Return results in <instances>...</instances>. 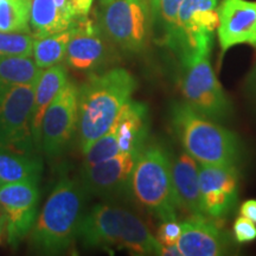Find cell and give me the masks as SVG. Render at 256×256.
I'll use <instances>...</instances> for the list:
<instances>
[{
	"instance_id": "cell-20",
	"label": "cell",
	"mask_w": 256,
	"mask_h": 256,
	"mask_svg": "<svg viewBox=\"0 0 256 256\" xmlns=\"http://www.w3.org/2000/svg\"><path fill=\"white\" fill-rule=\"evenodd\" d=\"M74 20L57 8L54 0H32L30 24L34 40L69 30Z\"/></svg>"
},
{
	"instance_id": "cell-9",
	"label": "cell",
	"mask_w": 256,
	"mask_h": 256,
	"mask_svg": "<svg viewBox=\"0 0 256 256\" xmlns=\"http://www.w3.org/2000/svg\"><path fill=\"white\" fill-rule=\"evenodd\" d=\"M36 83L16 86L0 98V150L28 154L36 147L31 126Z\"/></svg>"
},
{
	"instance_id": "cell-26",
	"label": "cell",
	"mask_w": 256,
	"mask_h": 256,
	"mask_svg": "<svg viewBox=\"0 0 256 256\" xmlns=\"http://www.w3.org/2000/svg\"><path fill=\"white\" fill-rule=\"evenodd\" d=\"M120 153L119 142H118V136L115 127L112 128L107 133L98 138L89 150L84 153V162H83L82 168H89V166L96 165L98 162H104L116 156Z\"/></svg>"
},
{
	"instance_id": "cell-12",
	"label": "cell",
	"mask_w": 256,
	"mask_h": 256,
	"mask_svg": "<svg viewBox=\"0 0 256 256\" xmlns=\"http://www.w3.org/2000/svg\"><path fill=\"white\" fill-rule=\"evenodd\" d=\"M139 154L120 152L98 164L82 168L81 182L86 190L108 200L130 194V179Z\"/></svg>"
},
{
	"instance_id": "cell-14",
	"label": "cell",
	"mask_w": 256,
	"mask_h": 256,
	"mask_svg": "<svg viewBox=\"0 0 256 256\" xmlns=\"http://www.w3.org/2000/svg\"><path fill=\"white\" fill-rule=\"evenodd\" d=\"M72 36L66 48V60L74 69L94 72L110 60V50L102 36V30L88 16L78 17L72 22Z\"/></svg>"
},
{
	"instance_id": "cell-29",
	"label": "cell",
	"mask_w": 256,
	"mask_h": 256,
	"mask_svg": "<svg viewBox=\"0 0 256 256\" xmlns=\"http://www.w3.org/2000/svg\"><path fill=\"white\" fill-rule=\"evenodd\" d=\"M182 235V223L177 218L162 222L156 232V240L162 244H176Z\"/></svg>"
},
{
	"instance_id": "cell-17",
	"label": "cell",
	"mask_w": 256,
	"mask_h": 256,
	"mask_svg": "<svg viewBox=\"0 0 256 256\" xmlns=\"http://www.w3.org/2000/svg\"><path fill=\"white\" fill-rule=\"evenodd\" d=\"M171 176L178 209L190 215H203L200 206V162L183 150V152L171 156Z\"/></svg>"
},
{
	"instance_id": "cell-18",
	"label": "cell",
	"mask_w": 256,
	"mask_h": 256,
	"mask_svg": "<svg viewBox=\"0 0 256 256\" xmlns=\"http://www.w3.org/2000/svg\"><path fill=\"white\" fill-rule=\"evenodd\" d=\"M113 126L120 152L140 153L148 138V110L142 102L130 100L120 110Z\"/></svg>"
},
{
	"instance_id": "cell-2",
	"label": "cell",
	"mask_w": 256,
	"mask_h": 256,
	"mask_svg": "<svg viewBox=\"0 0 256 256\" xmlns=\"http://www.w3.org/2000/svg\"><path fill=\"white\" fill-rule=\"evenodd\" d=\"M88 194L81 179H60L30 232L34 252L58 255L72 244L78 238Z\"/></svg>"
},
{
	"instance_id": "cell-23",
	"label": "cell",
	"mask_w": 256,
	"mask_h": 256,
	"mask_svg": "<svg viewBox=\"0 0 256 256\" xmlns=\"http://www.w3.org/2000/svg\"><path fill=\"white\" fill-rule=\"evenodd\" d=\"M70 36L72 31L69 28L51 36L34 40L32 55L37 66L40 69H46L62 62L66 58Z\"/></svg>"
},
{
	"instance_id": "cell-8",
	"label": "cell",
	"mask_w": 256,
	"mask_h": 256,
	"mask_svg": "<svg viewBox=\"0 0 256 256\" xmlns=\"http://www.w3.org/2000/svg\"><path fill=\"white\" fill-rule=\"evenodd\" d=\"M218 26V0H183L174 37L168 48L179 62L196 54H210Z\"/></svg>"
},
{
	"instance_id": "cell-30",
	"label": "cell",
	"mask_w": 256,
	"mask_h": 256,
	"mask_svg": "<svg viewBox=\"0 0 256 256\" xmlns=\"http://www.w3.org/2000/svg\"><path fill=\"white\" fill-rule=\"evenodd\" d=\"M240 214L256 224V200H248L243 202L241 206H240Z\"/></svg>"
},
{
	"instance_id": "cell-13",
	"label": "cell",
	"mask_w": 256,
	"mask_h": 256,
	"mask_svg": "<svg viewBox=\"0 0 256 256\" xmlns=\"http://www.w3.org/2000/svg\"><path fill=\"white\" fill-rule=\"evenodd\" d=\"M78 89L66 82L44 114L42 147L48 156H57L72 139L78 122Z\"/></svg>"
},
{
	"instance_id": "cell-3",
	"label": "cell",
	"mask_w": 256,
	"mask_h": 256,
	"mask_svg": "<svg viewBox=\"0 0 256 256\" xmlns=\"http://www.w3.org/2000/svg\"><path fill=\"white\" fill-rule=\"evenodd\" d=\"M78 238L84 248L124 249L134 255H159L162 246L136 214L106 203L84 212Z\"/></svg>"
},
{
	"instance_id": "cell-11",
	"label": "cell",
	"mask_w": 256,
	"mask_h": 256,
	"mask_svg": "<svg viewBox=\"0 0 256 256\" xmlns=\"http://www.w3.org/2000/svg\"><path fill=\"white\" fill-rule=\"evenodd\" d=\"M238 166L200 164V206L214 220L228 217L238 200Z\"/></svg>"
},
{
	"instance_id": "cell-1",
	"label": "cell",
	"mask_w": 256,
	"mask_h": 256,
	"mask_svg": "<svg viewBox=\"0 0 256 256\" xmlns=\"http://www.w3.org/2000/svg\"><path fill=\"white\" fill-rule=\"evenodd\" d=\"M136 87L128 70L114 68L90 75L78 89V140L83 154L110 130Z\"/></svg>"
},
{
	"instance_id": "cell-4",
	"label": "cell",
	"mask_w": 256,
	"mask_h": 256,
	"mask_svg": "<svg viewBox=\"0 0 256 256\" xmlns=\"http://www.w3.org/2000/svg\"><path fill=\"white\" fill-rule=\"evenodd\" d=\"M170 124L182 147L203 165L238 166L242 145L238 134L204 116L186 102H174Z\"/></svg>"
},
{
	"instance_id": "cell-7",
	"label": "cell",
	"mask_w": 256,
	"mask_h": 256,
	"mask_svg": "<svg viewBox=\"0 0 256 256\" xmlns=\"http://www.w3.org/2000/svg\"><path fill=\"white\" fill-rule=\"evenodd\" d=\"M98 26L121 50L139 54L145 49L152 23V8L140 0H100Z\"/></svg>"
},
{
	"instance_id": "cell-25",
	"label": "cell",
	"mask_w": 256,
	"mask_h": 256,
	"mask_svg": "<svg viewBox=\"0 0 256 256\" xmlns=\"http://www.w3.org/2000/svg\"><path fill=\"white\" fill-rule=\"evenodd\" d=\"M183 0H152V22L159 25L162 42L170 46L178 24V14Z\"/></svg>"
},
{
	"instance_id": "cell-24",
	"label": "cell",
	"mask_w": 256,
	"mask_h": 256,
	"mask_svg": "<svg viewBox=\"0 0 256 256\" xmlns=\"http://www.w3.org/2000/svg\"><path fill=\"white\" fill-rule=\"evenodd\" d=\"M32 0H0V31H30Z\"/></svg>"
},
{
	"instance_id": "cell-6",
	"label": "cell",
	"mask_w": 256,
	"mask_h": 256,
	"mask_svg": "<svg viewBox=\"0 0 256 256\" xmlns=\"http://www.w3.org/2000/svg\"><path fill=\"white\" fill-rule=\"evenodd\" d=\"M180 89L185 102L204 116L226 122L232 106L210 63V54H196L180 60Z\"/></svg>"
},
{
	"instance_id": "cell-28",
	"label": "cell",
	"mask_w": 256,
	"mask_h": 256,
	"mask_svg": "<svg viewBox=\"0 0 256 256\" xmlns=\"http://www.w3.org/2000/svg\"><path fill=\"white\" fill-rule=\"evenodd\" d=\"M234 240L238 244L250 243L256 240V224L247 217L240 216L232 226Z\"/></svg>"
},
{
	"instance_id": "cell-19",
	"label": "cell",
	"mask_w": 256,
	"mask_h": 256,
	"mask_svg": "<svg viewBox=\"0 0 256 256\" xmlns=\"http://www.w3.org/2000/svg\"><path fill=\"white\" fill-rule=\"evenodd\" d=\"M66 81V68L60 64L42 70L34 89V108H32V136L36 147H42V124L44 114L56 95L64 87Z\"/></svg>"
},
{
	"instance_id": "cell-15",
	"label": "cell",
	"mask_w": 256,
	"mask_h": 256,
	"mask_svg": "<svg viewBox=\"0 0 256 256\" xmlns=\"http://www.w3.org/2000/svg\"><path fill=\"white\" fill-rule=\"evenodd\" d=\"M177 244L183 256H222L234 249L232 236L206 215H191L182 222Z\"/></svg>"
},
{
	"instance_id": "cell-21",
	"label": "cell",
	"mask_w": 256,
	"mask_h": 256,
	"mask_svg": "<svg viewBox=\"0 0 256 256\" xmlns=\"http://www.w3.org/2000/svg\"><path fill=\"white\" fill-rule=\"evenodd\" d=\"M42 168L40 159L0 150V186L26 180L38 183Z\"/></svg>"
},
{
	"instance_id": "cell-34",
	"label": "cell",
	"mask_w": 256,
	"mask_h": 256,
	"mask_svg": "<svg viewBox=\"0 0 256 256\" xmlns=\"http://www.w3.org/2000/svg\"><path fill=\"white\" fill-rule=\"evenodd\" d=\"M140 2H146V4H148L150 6H151V8H152V0H140Z\"/></svg>"
},
{
	"instance_id": "cell-31",
	"label": "cell",
	"mask_w": 256,
	"mask_h": 256,
	"mask_svg": "<svg viewBox=\"0 0 256 256\" xmlns=\"http://www.w3.org/2000/svg\"><path fill=\"white\" fill-rule=\"evenodd\" d=\"M72 2L78 17H82V16H88L94 0H72Z\"/></svg>"
},
{
	"instance_id": "cell-10",
	"label": "cell",
	"mask_w": 256,
	"mask_h": 256,
	"mask_svg": "<svg viewBox=\"0 0 256 256\" xmlns=\"http://www.w3.org/2000/svg\"><path fill=\"white\" fill-rule=\"evenodd\" d=\"M40 198L36 182H18L0 186V208L2 215V232L11 244L23 240L37 220Z\"/></svg>"
},
{
	"instance_id": "cell-35",
	"label": "cell",
	"mask_w": 256,
	"mask_h": 256,
	"mask_svg": "<svg viewBox=\"0 0 256 256\" xmlns=\"http://www.w3.org/2000/svg\"><path fill=\"white\" fill-rule=\"evenodd\" d=\"M2 232V217H0V234Z\"/></svg>"
},
{
	"instance_id": "cell-22",
	"label": "cell",
	"mask_w": 256,
	"mask_h": 256,
	"mask_svg": "<svg viewBox=\"0 0 256 256\" xmlns=\"http://www.w3.org/2000/svg\"><path fill=\"white\" fill-rule=\"evenodd\" d=\"M40 72L30 56H0V98L16 86L36 82Z\"/></svg>"
},
{
	"instance_id": "cell-16",
	"label": "cell",
	"mask_w": 256,
	"mask_h": 256,
	"mask_svg": "<svg viewBox=\"0 0 256 256\" xmlns=\"http://www.w3.org/2000/svg\"><path fill=\"white\" fill-rule=\"evenodd\" d=\"M217 37L222 55L242 44L256 49V2L222 0L218 6Z\"/></svg>"
},
{
	"instance_id": "cell-32",
	"label": "cell",
	"mask_w": 256,
	"mask_h": 256,
	"mask_svg": "<svg viewBox=\"0 0 256 256\" xmlns=\"http://www.w3.org/2000/svg\"><path fill=\"white\" fill-rule=\"evenodd\" d=\"M244 90L250 95H256V64L246 78Z\"/></svg>"
},
{
	"instance_id": "cell-33",
	"label": "cell",
	"mask_w": 256,
	"mask_h": 256,
	"mask_svg": "<svg viewBox=\"0 0 256 256\" xmlns=\"http://www.w3.org/2000/svg\"><path fill=\"white\" fill-rule=\"evenodd\" d=\"M162 244V243H160ZM162 256H183L182 255L180 249H179L178 244H162L160 246V254Z\"/></svg>"
},
{
	"instance_id": "cell-27",
	"label": "cell",
	"mask_w": 256,
	"mask_h": 256,
	"mask_svg": "<svg viewBox=\"0 0 256 256\" xmlns=\"http://www.w3.org/2000/svg\"><path fill=\"white\" fill-rule=\"evenodd\" d=\"M34 37L26 32L0 31V56H32Z\"/></svg>"
},
{
	"instance_id": "cell-5",
	"label": "cell",
	"mask_w": 256,
	"mask_h": 256,
	"mask_svg": "<svg viewBox=\"0 0 256 256\" xmlns=\"http://www.w3.org/2000/svg\"><path fill=\"white\" fill-rule=\"evenodd\" d=\"M130 194L162 222L177 218L171 156L164 147L148 145L140 152L130 179Z\"/></svg>"
}]
</instances>
